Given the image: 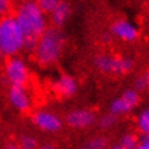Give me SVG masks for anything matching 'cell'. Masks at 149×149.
Here are the masks:
<instances>
[{"label": "cell", "instance_id": "cell-1", "mask_svg": "<svg viewBox=\"0 0 149 149\" xmlns=\"http://www.w3.org/2000/svg\"><path fill=\"white\" fill-rule=\"evenodd\" d=\"M15 20L25 37H38L47 29L46 13L36 0H24L15 10Z\"/></svg>", "mask_w": 149, "mask_h": 149}, {"label": "cell", "instance_id": "cell-2", "mask_svg": "<svg viewBox=\"0 0 149 149\" xmlns=\"http://www.w3.org/2000/svg\"><path fill=\"white\" fill-rule=\"evenodd\" d=\"M66 37L58 28H47L38 37L34 48L36 59L40 65L49 66L59 59L65 47Z\"/></svg>", "mask_w": 149, "mask_h": 149}, {"label": "cell", "instance_id": "cell-3", "mask_svg": "<svg viewBox=\"0 0 149 149\" xmlns=\"http://www.w3.org/2000/svg\"><path fill=\"white\" fill-rule=\"evenodd\" d=\"M24 33L14 17L0 19V51L5 57H12L23 49Z\"/></svg>", "mask_w": 149, "mask_h": 149}, {"label": "cell", "instance_id": "cell-4", "mask_svg": "<svg viewBox=\"0 0 149 149\" xmlns=\"http://www.w3.org/2000/svg\"><path fill=\"white\" fill-rule=\"evenodd\" d=\"M94 65L100 72L106 74H125L130 72L134 67V63L130 58L115 57L110 54L96 56Z\"/></svg>", "mask_w": 149, "mask_h": 149}, {"label": "cell", "instance_id": "cell-5", "mask_svg": "<svg viewBox=\"0 0 149 149\" xmlns=\"http://www.w3.org/2000/svg\"><path fill=\"white\" fill-rule=\"evenodd\" d=\"M4 74L5 80L10 85H17V86H25L31 79V72L27 63L22 58L14 57V56H12V58L5 62Z\"/></svg>", "mask_w": 149, "mask_h": 149}, {"label": "cell", "instance_id": "cell-6", "mask_svg": "<svg viewBox=\"0 0 149 149\" xmlns=\"http://www.w3.org/2000/svg\"><path fill=\"white\" fill-rule=\"evenodd\" d=\"M36 128L44 133H57L62 129V119L49 110H37L32 116Z\"/></svg>", "mask_w": 149, "mask_h": 149}, {"label": "cell", "instance_id": "cell-7", "mask_svg": "<svg viewBox=\"0 0 149 149\" xmlns=\"http://www.w3.org/2000/svg\"><path fill=\"white\" fill-rule=\"evenodd\" d=\"M139 104V94L136 90H126L123 92L121 96L115 99L113 102L110 104V113L120 116V115H126L130 113L134 107L138 106Z\"/></svg>", "mask_w": 149, "mask_h": 149}, {"label": "cell", "instance_id": "cell-8", "mask_svg": "<svg viewBox=\"0 0 149 149\" xmlns=\"http://www.w3.org/2000/svg\"><path fill=\"white\" fill-rule=\"evenodd\" d=\"M66 123L73 129H86L96 123V115L92 110L77 109L67 114Z\"/></svg>", "mask_w": 149, "mask_h": 149}, {"label": "cell", "instance_id": "cell-9", "mask_svg": "<svg viewBox=\"0 0 149 149\" xmlns=\"http://www.w3.org/2000/svg\"><path fill=\"white\" fill-rule=\"evenodd\" d=\"M8 101L18 111H27L32 106V97L25 86L12 85L8 91Z\"/></svg>", "mask_w": 149, "mask_h": 149}, {"label": "cell", "instance_id": "cell-10", "mask_svg": "<svg viewBox=\"0 0 149 149\" xmlns=\"http://www.w3.org/2000/svg\"><path fill=\"white\" fill-rule=\"evenodd\" d=\"M111 34L124 42H134L139 36L138 27L128 19H118L111 25Z\"/></svg>", "mask_w": 149, "mask_h": 149}, {"label": "cell", "instance_id": "cell-11", "mask_svg": "<svg viewBox=\"0 0 149 149\" xmlns=\"http://www.w3.org/2000/svg\"><path fill=\"white\" fill-rule=\"evenodd\" d=\"M54 92L62 97H70L73 96L77 91V82L70 74H61L52 84Z\"/></svg>", "mask_w": 149, "mask_h": 149}, {"label": "cell", "instance_id": "cell-12", "mask_svg": "<svg viewBox=\"0 0 149 149\" xmlns=\"http://www.w3.org/2000/svg\"><path fill=\"white\" fill-rule=\"evenodd\" d=\"M51 14V20L56 27H61L66 23L71 14V6L67 1H59L57 6L49 13Z\"/></svg>", "mask_w": 149, "mask_h": 149}, {"label": "cell", "instance_id": "cell-13", "mask_svg": "<svg viewBox=\"0 0 149 149\" xmlns=\"http://www.w3.org/2000/svg\"><path fill=\"white\" fill-rule=\"evenodd\" d=\"M136 129L140 134H149V109H144L138 114Z\"/></svg>", "mask_w": 149, "mask_h": 149}, {"label": "cell", "instance_id": "cell-14", "mask_svg": "<svg viewBox=\"0 0 149 149\" xmlns=\"http://www.w3.org/2000/svg\"><path fill=\"white\" fill-rule=\"evenodd\" d=\"M138 144V138L134 134H124L119 140V148L121 149H135Z\"/></svg>", "mask_w": 149, "mask_h": 149}, {"label": "cell", "instance_id": "cell-15", "mask_svg": "<svg viewBox=\"0 0 149 149\" xmlns=\"http://www.w3.org/2000/svg\"><path fill=\"white\" fill-rule=\"evenodd\" d=\"M134 88L138 92L148 90L149 88V72H143L136 77L135 81H134Z\"/></svg>", "mask_w": 149, "mask_h": 149}, {"label": "cell", "instance_id": "cell-16", "mask_svg": "<svg viewBox=\"0 0 149 149\" xmlns=\"http://www.w3.org/2000/svg\"><path fill=\"white\" fill-rule=\"evenodd\" d=\"M116 118H118L116 115H114L111 113L102 115L99 120V126L101 129H110L111 126H114L115 124H116Z\"/></svg>", "mask_w": 149, "mask_h": 149}, {"label": "cell", "instance_id": "cell-17", "mask_svg": "<svg viewBox=\"0 0 149 149\" xmlns=\"http://www.w3.org/2000/svg\"><path fill=\"white\" fill-rule=\"evenodd\" d=\"M85 148H90V149H102L107 147V140L102 136H96L92 138L88 141H86V144L84 145Z\"/></svg>", "mask_w": 149, "mask_h": 149}, {"label": "cell", "instance_id": "cell-18", "mask_svg": "<svg viewBox=\"0 0 149 149\" xmlns=\"http://www.w3.org/2000/svg\"><path fill=\"white\" fill-rule=\"evenodd\" d=\"M36 1L44 13H51L61 0H36Z\"/></svg>", "mask_w": 149, "mask_h": 149}, {"label": "cell", "instance_id": "cell-19", "mask_svg": "<svg viewBox=\"0 0 149 149\" xmlns=\"http://www.w3.org/2000/svg\"><path fill=\"white\" fill-rule=\"evenodd\" d=\"M38 147L37 139L32 135H25L20 139V148L23 149H34Z\"/></svg>", "mask_w": 149, "mask_h": 149}, {"label": "cell", "instance_id": "cell-20", "mask_svg": "<svg viewBox=\"0 0 149 149\" xmlns=\"http://www.w3.org/2000/svg\"><path fill=\"white\" fill-rule=\"evenodd\" d=\"M37 40H38V38H36V37H25L23 49H27V51H31V52L34 51V48L37 46Z\"/></svg>", "mask_w": 149, "mask_h": 149}, {"label": "cell", "instance_id": "cell-21", "mask_svg": "<svg viewBox=\"0 0 149 149\" xmlns=\"http://www.w3.org/2000/svg\"><path fill=\"white\" fill-rule=\"evenodd\" d=\"M138 149H149V134H141L138 138Z\"/></svg>", "mask_w": 149, "mask_h": 149}, {"label": "cell", "instance_id": "cell-22", "mask_svg": "<svg viewBox=\"0 0 149 149\" xmlns=\"http://www.w3.org/2000/svg\"><path fill=\"white\" fill-rule=\"evenodd\" d=\"M12 0H0V15H5L10 9Z\"/></svg>", "mask_w": 149, "mask_h": 149}, {"label": "cell", "instance_id": "cell-23", "mask_svg": "<svg viewBox=\"0 0 149 149\" xmlns=\"http://www.w3.org/2000/svg\"><path fill=\"white\" fill-rule=\"evenodd\" d=\"M3 57H4V54H3V52H1V51H0V59H1Z\"/></svg>", "mask_w": 149, "mask_h": 149}]
</instances>
